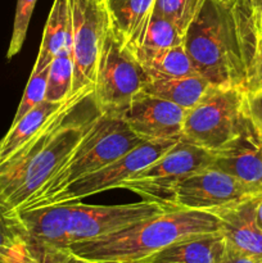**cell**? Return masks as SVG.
<instances>
[{"mask_svg":"<svg viewBox=\"0 0 262 263\" xmlns=\"http://www.w3.org/2000/svg\"><path fill=\"white\" fill-rule=\"evenodd\" d=\"M141 143L126 125L121 112H100L71 156L17 211L33 207L74 180L112 163Z\"/></svg>","mask_w":262,"mask_h":263,"instance_id":"obj_5","label":"cell"},{"mask_svg":"<svg viewBox=\"0 0 262 263\" xmlns=\"http://www.w3.org/2000/svg\"><path fill=\"white\" fill-rule=\"evenodd\" d=\"M171 212L157 203L143 200L115 205L62 203L15 211L26 234L30 252L45 248H69L94 240L136 222Z\"/></svg>","mask_w":262,"mask_h":263,"instance_id":"obj_3","label":"cell"},{"mask_svg":"<svg viewBox=\"0 0 262 263\" xmlns=\"http://www.w3.org/2000/svg\"><path fill=\"white\" fill-rule=\"evenodd\" d=\"M48 74L49 68L43 69V71H31L30 80L26 85L25 92L21 99L20 105L17 108L13 123L18 122L26 113L30 112L33 107L40 104L43 100H45L46 95V85H48Z\"/></svg>","mask_w":262,"mask_h":263,"instance_id":"obj_24","label":"cell"},{"mask_svg":"<svg viewBox=\"0 0 262 263\" xmlns=\"http://www.w3.org/2000/svg\"><path fill=\"white\" fill-rule=\"evenodd\" d=\"M256 221L258 228L262 230V197L259 198L258 203H257L256 207Z\"/></svg>","mask_w":262,"mask_h":263,"instance_id":"obj_31","label":"cell"},{"mask_svg":"<svg viewBox=\"0 0 262 263\" xmlns=\"http://www.w3.org/2000/svg\"><path fill=\"white\" fill-rule=\"evenodd\" d=\"M262 32L248 0H205L184 35L198 74L215 87L252 89Z\"/></svg>","mask_w":262,"mask_h":263,"instance_id":"obj_1","label":"cell"},{"mask_svg":"<svg viewBox=\"0 0 262 263\" xmlns=\"http://www.w3.org/2000/svg\"><path fill=\"white\" fill-rule=\"evenodd\" d=\"M262 195L252 197L212 211L217 216L221 234L230 248L262 257V230L256 221V207Z\"/></svg>","mask_w":262,"mask_h":263,"instance_id":"obj_14","label":"cell"},{"mask_svg":"<svg viewBox=\"0 0 262 263\" xmlns=\"http://www.w3.org/2000/svg\"><path fill=\"white\" fill-rule=\"evenodd\" d=\"M246 92L239 87L213 86L195 107L186 110L182 139L212 153L222 148L248 121Z\"/></svg>","mask_w":262,"mask_h":263,"instance_id":"obj_6","label":"cell"},{"mask_svg":"<svg viewBox=\"0 0 262 263\" xmlns=\"http://www.w3.org/2000/svg\"><path fill=\"white\" fill-rule=\"evenodd\" d=\"M184 43V33L166 18L152 13L138 35L127 46L134 54L159 51Z\"/></svg>","mask_w":262,"mask_h":263,"instance_id":"obj_20","label":"cell"},{"mask_svg":"<svg viewBox=\"0 0 262 263\" xmlns=\"http://www.w3.org/2000/svg\"><path fill=\"white\" fill-rule=\"evenodd\" d=\"M257 87L262 89V44H261V49H259L258 61H257L256 77H254V84L253 86H252V89H257Z\"/></svg>","mask_w":262,"mask_h":263,"instance_id":"obj_29","label":"cell"},{"mask_svg":"<svg viewBox=\"0 0 262 263\" xmlns=\"http://www.w3.org/2000/svg\"><path fill=\"white\" fill-rule=\"evenodd\" d=\"M148 82L135 54L108 28L100 49L94 84V103L99 112H122Z\"/></svg>","mask_w":262,"mask_h":263,"instance_id":"obj_8","label":"cell"},{"mask_svg":"<svg viewBox=\"0 0 262 263\" xmlns=\"http://www.w3.org/2000/svg\"><path fill=\"white\" fill-rule=\"evenodd\" d=\"M213 166L262 195V133L249 117L243 130L215 152Z\"/></svg>","mask_w":262,"mask_h":263,"instance_id":"obj_13","label":"cell"},{"mask_svg":"<svg viewBox=\"0 0 262 263\" xmlns=\"http://www.w3.org/2000/svg\"><path fill=\"white\" fill-rule=\"evenodd\" d=\"M156 0H105L116 35L128 45L153 13Z\"/></svg>","mask_w":262,"mask_h":263,"instance_id":"obj_19","label":"cell"},{"mask_svg":"<svg viewBox=\"0 0 262 263\" xmlns=\"http://www.w3.org/2000/svg\"><path fill=\"white\" fill-rule=\"evenodd\" d=\"M205 0H156L153 13L174 23L185 35Z\"/></svg>","mask_w":262,"mask_h":263,"instance_id":"obj_23","label":"cell"},{"mask_svg":"<svg viewBox=\"0 0 262 263\" xmlns=\"http://www.w3.org/2000/svg\"><path fill=\"white\" fill-rule=\"evenodd\" d=\"M0 263H39L38 259L35 258V257L31 254V256L26 257V258H22V259H13V261H3Z\"/></svg>","mask_w":262,"mask_h":263,"instance_id":"obj_32","label":"cell"},{"mask_svg":"<svg viewBox=\"0 0 262 263\" xmlns=\"http://www.w3.org/2000/svg\"><path fill=\"white\" fill-rule=\"evenodd\" d=\"M217 2H221V3H233L234 0H217Z\"/></svg>","mask_w":262,"mask_h":263,"instance_id":"obj_33","label":"cell"},{"mask_svg":"<svg viewBox=\"0 0 262 263\" xmlns=\"http://www.w3.org/2000/svg\"><path fill=\"white\" fill-rule=\"evenodd\" d=\"M73 57L72 51L58 54L49 67L45 100L61 103L73 94Z\"/></svg>","mask_w":262,"mask_h":263,"instance_id":"obj_22","label":"cell"},{"mask_svg":"<svg viewBox=\"0 0 262 263\" xmlns=\"http://www.w3.org/2000/svg\"><path fill=\"white\" fill-rule=\"evenodd\" d=\"M91 263H108V262H91Z\"/></svg>","mask_w":262,"mask_h":263,"instance_id":"obj_34","label":"cell"},{"mask_svg":"<svg viewBox=\"0 0 262 263\" xmlns=\"http://www.w3.org/2000/svg\"><path fill=\"white\" fill-rule=\"evenodd\" d=\"M36 2L38 0H17L12 37H10V43L7 51L8 59H12L13 57L17 55L21 51V49H22L23 44H25L28 31V25H30Z\"/></svg>","mask_w":262,"mask_h":263,"instance_id":"obj_25","label":"cell"},{"mask_svg":"<svg viewBox=\"0 0 262 263\" xmlns=\"http://www.w3.org/2000/svg\"><path fill=\"white\" fill-rule=\"evenodd\" d=\"M31 256L26 234L17 216L0 205V262Z\"/></svg>","mask_w":262,"mask_h":263,"instance_id":"obj_21","label":"cell"},{"mask_svg":"<svg viewBox=\"0 0 262 263\" xmlns=\"http://www.w3.org/2000/svg\"><path fill=\"white\" fill-rule=\"evenodd\" d=\"M257 197L241 182L212 166L182 180L175 189L176 210L212 211Z\"/></svg>","mask_w":262,"mask_h":263,"instance_id":"obj_11","label":"cell"},{"mask_svg":"<svg viewBox=\"0 0 262 263\" xmlns=\"http://www.w3.org/2000/svg\"><path fill=\"white\" fill-rule=\"evenodd\" d=\"M92 92L94 87L73 92L35 136L0 162V205L7 212L22 207L86 135L100 113L97 105L90 109Z\"/></svg>","mask_w":262,"mask_h":263,"instance_id":"obj_2","label":"cell"},{"mask_svg":"<svg viewBox=\"0 0 262 263\" xmlns=\"http://www.w3.org/2000/svg\"><path fill=\"white\" fill-rule=\"evenodd\" d=\"M226 247L225 238L217 231L182 239L144 258L127 263H218Z\"/></svg>","mask_w":262,"mask_h":263,"instance_id":"obj_15","label":"cell"},{"mask_svg":"<svg viewBox=\"0 0 262 263\" xmlns=\"http://www.w3.org/2000/svg\"><path fill=\"white\" fill-rule=\"evenodd\" d=\"M72 13L73 90L94 87L103 40L110 26L105 0H69Z\"/></svg>","mask_w":262,"mask_h":263,"instance_id":"obj_10","label":"cell"},{"mask_svg":"<svg viewBox=\"0 0 262 263\" xmlns=\"http://www.w3.org/2000/svg\"><path fill=\"white\" fill-rule=\"evenodd\" d=\"M213 161L215 153L181 138L153 163L126 180L122 189L143 200L177 211L174 205L177 185L190 175L212 166Z\"/></svg>","mask_w":262,"mask_h":263,"instance_id":"obj_7","label":"cell"},{"mask_svg":"<svg viewBox=\"0 0 262 263\" xmlns=\"http://www.w3.org/2000/svg\"><path fill=\"white\" fill-rule=\"evenodd\" d=\"M218 263H262V257L251 256V254L239 252L228 246L225 254Z\"/></svg>","mask_w":262,"mask_h":263,"instance_id":"obj_28","label":"cell"},{"mask_svg":"<svg viewBox=\"0 0 262 263\" xmlns=\"http://www.w3.org/2000/svg\"><path fill=\"white\" fill-rule=\"evenodd\" d=\"M177 141L179 140L143 141L138 146L131 149L125 156L113 161L112 163L107 164V166L102 167L100 170L91 172L86 176L74 180L66 187L54 193L53 195L30 208L80 202L84 198L104 193L107 190L122 189L126 180L130 179L133 175L145 168L151 163H153L156 159H158L162 154L166 153Z\"/></svg>","mask_w":262,"mask_h":263,"instance_id":"obj_9","label":"cell"},{"mask_svg":"<svg viewBox=\"0 0 262 263\" xmlns=\"http://www.w3.org/2000/svg\"><path fill=\"white\" fill-rule=\"evenodd\" d=\"M64 51H72L71 5L69 0H54L44 27L32 71L49 68L53 59Z\"/></svg>","mask_w":262,"mask_h":263,"instance_id":"obj_16","label":"cell"},{"mask_svg":"<svg viewBox=\"0 0 262 263\" xmlns=\"http://www.w3.org/2000/svg\"><path fill=\"white\" fill-rule=\"evenodd\" d=\"M135 57L140 62L148 81L197 74L184 43L164 50L135 54Z\"/></svg>","mask_w":262,"mask_h":263,"instance_id":"obj_18","label":"cell"},{"mask_svg":"<svg viewBox=\"0 0 262 263\" xmlns=\"http://www.w3.org/2000/svg\"><path fill=\"white\" fill-rule=\"evenodd\" d=\"M39 263H91L76 256L69 248H45L31 252Z\"/></svg>","mask_w":262,"mask_h":263,"instance_id":"obj_26","label":"cell"},{"mask_svg":"<svg viewBox=\"0 0 262 263\" xmlns=\"http://www.w3.org/2000/svg\"><path fill=\"white\" fill-rule=\"evenodd\" d=\"M212 87L207 80L197 73L175 79L152 80L146 82L143 91L189 110L195 107Z\"/></svg>","mask_w":262,"mask_h":263,"instance_id":"obj_17","label":"cell"},{"mask_svg":"<svg viewBox=\"0 0 262 263\" xmlns=\"http://www.w3.org/2000/svg\"><path fill=\"white\" fill-rule=\"evenodd\" d=\"M121 115L141 141H169L182 138L186 110L141 90Z\"/></svg>","mask_w":262,"mask_h":263,"instance_id":"obj_12","label":"cell"},{"mask_svg":"<svg viewBox=\"0 0 262 263\" xmlns=\"http://www.w3.org/2000/svg\"><path fill=\"white\" fill-rule=\"evenodd\" d=\"M248 2L251 3L252 8H253L254 14H256L259 28H261V32H262V0H248Z\"/></svg>","mask_w":262,"mask_h":263,"instance_id":"obj_30","label":"cell"},{"mask_svg":"<svg viewBox=\"0 0 262 263\" xmlns=\"http://www.w3.org/2000/svg\"><path fill=\"white\" fill-rule=\"evenodd\" d=\"M221 231L210 211L177 210L146 218L94 240L72 244L69 251L89 262L138 261L190 236Z\"/></svg>","mask_w":262,"mask_h":263,"instance_id":"obj_4","label":"cell"},{"mask_svg":"<svg viewBox=\"0 0 262 263\" xmlns=\"http://www.w3.org/2000/svg\"><path fill=\"white\" fill-rule=\"evenodd\" d=\"M246 109L249 120L262 133V89L257 87L246 92Z\"/></svg>","mask_w":262,"mask_h":263,"instance_id":"obj_27","label":"cell"}]
</instances>
